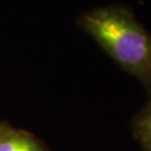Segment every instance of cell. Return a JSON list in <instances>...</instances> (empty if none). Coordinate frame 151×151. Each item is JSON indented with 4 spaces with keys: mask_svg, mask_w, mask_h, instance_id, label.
I'll return each instance as SVG.
<instances>
[{
    "mask_svg": "<svg viewBox=\"0 0 151 151\" xmlns=\"http://www.w3.org/2000/svg\"><path fill=\"white\" fill-rule=\"evenodd\" d=\"M131 131L141 151H151V96L133 116Z\"/></svg>",
    "mask_w": 151,
    "mask_h": 151,
    "instance_id": "obj_2",
    "label": "cell"
},
{
    "mask_svg": "<svg viewBox=\"0 0 151 151\" xmlns=\"http://www.w3.org/2000/svg\"><path fill=\"white\" fill-rule=\"evenodd\" d=\"M0 151H44L35 141L24 135H10L0 140Z\"/></svg>",
    "mask_w": 151,
    "mask_h": 151,
    "instance_id": "obj_3",
    "label": "cell"
},
{
    "mask_svg": "<svg viewBox=\"0 0 151 151\" xmlns=\"http://www.w3.org/2000/svg\"><path fill=\"white\" fill-rule=\"evenodd\" d=\"M81 26L100 47L151 96V34L128 7L112 5L88 11Z\"/></svg>",
    "mask_w": 151,
    "mask_h": 151,
    "instance_id": "obj_1",
    "label": "cell"
},
{
    "mask_svg": "<svg viewBox=\"0 0 151 151\" xmlns=\"http://www.w3.org/2000/svg\"><path fill=\"white\" fill-rule=\"evenodd\" d=\"M1 139H2V138H1V137H0V140H1Z\"/></svg>",
    "mask_w": 151,
    "mask_h": 151,
    "instance_id": "obj_4",
    "label": "cell"
}]
</instances>
